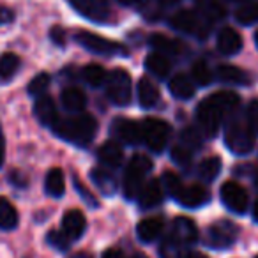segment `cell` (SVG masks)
<instances>
[{"instance_id":"50","label":"cell","mask_w":258,"mask_h":258,"mask_svg":"<svg viewBox=\"0 0 258 258\" xmlns=\"http://www.w3.org/2000/svg\"><path fill=\"white\" fill-rule=\"evenodd\" d=\"M251 214H253V219L258 223V198H256V202L253 204V211H251Z\"/></svg>"},{"instance_id":"28","label":"cell","mask_w":258,"mask_h":258,"mask_svg":"<svg viewBox=\"0 0 258 258\" xmlns=\"http://www.w3.org/2000/svg\"><path fill=\"white\" fill-rule=\"evenodd\" d=\"M60 101H62V104H64L66 110L75 111V113L82 111L83 108L87 106V96L83 94V90L76 89V87H69V89H66L60 96Z\"/></svg>"},{"instance_id":"31","label":"cell","mask_w":258,"mask_h":258,"mask_svg":"<svg viewBox=\"0 0 258 258\" xmlns=\"http://www.w3.org/2000/svg\"><path fill=\"white\" fill-rule=\"evenodd\" d=\"M20 57L15 53H4L0 57V82H9L20 69Z\"/></svg>"},{"instance_id":"9","label":"cell","mask_w":258,"mask_h":258,"mask_svg":"<svg viewBox=\"0 0 258 258\" xmlns=\"http://www.w3.org/2000/svg\"><path fill=\"white\" fill-rule=\"evenodd\" d=\"M223 113L219 111V108L212 103L211 97H207L205 101H202L197 108V122L200 131L205 137H216L219 125L223 120Z\"/></svg>"},{"instance_id":"18","label":"cell","mask_w":258,"mask_h":258,"mask_svg":"<svg viewBox=\"0 0 258 258\" xmlns=\"http://www.w3.org/2000/svg\"><path fill=\"white\" fill-rule=\"evenodd\" d=\"M163 228H165V221L161 218H145L138 223L137 237L142 242L151 244L156 239H159V235L163 233Z\"/></svg>"},{"instance_id":"16","label":"cell","mask_w":258,"mask_h":258,"mask_svg":"<svg viewBox=\"0 0 258 258\" xmlns=\"http://www.w3.org/2000/svg\"><path fill=\"white\" fill-rule=\"evenodd\" d=\"M163 198H165V187H163L161 180L152 179L142 187L140 195H138V205L142 209H154L161 204Z\"/></svg>"},{"instance_id":"53","label":"cell","mask_w":258,"mask_h":258,"mask_svg":"<svg viewBox=\"0 0 258 258\" xmlns=\"http://www.w3.org/2000/svg\"><path fill=\"white\" fill-rule=\"evenodd\" d=\"M254 44H256V48H258V30L254 32Z\"/></svg>"},{"instance_id":"21","label":"cell","mask_w":258,"mask_h":258,"mask_svg":"<svg viewBox=\"0 0 258 258\" xmlns=\"http://www.w3.org/2000/svg\"><path fill=\"white\" fill-rule=\"evenodd\" d=\"M145 69L156 78H166L172 71V62L166 55L159 53V51H152L145 58Z\"/></svg>"},{"instance_id":"36","label":"cell","mask_w":258,"mask_h":258,"mask_svg":"<svg viewBox=\"0 0 258 258\" xmlns=\"http://www.w3.org/2000/svg\"><path fill=\"white\" fill-rule=\"evenodd\" d=\"M235 20L242 25H251L258 22V4H244L235 11Z\"/></svg>"},{"instance_id":"40","label":"cell","mask_w":258,"mask_h":258,"mask_svg":"<svg viewBox=\"0 0 258 258\" xmlns=\"http://www.w3.org/2000/svg\"><path fill=\"white\" fill-rule=\"evenodd\" d=\"M180 140H182V147L189 149V151H195V149H198L202 145V137L200 133H198L197 129L193 127H187L182 131V135H180Z\"/></svg>"},{"instance_id":"4","label":"cell","mask_w":258,"mask_h":258,"mask_svg":"<svg viewBox=\"0 0 258 258\" xmlns=\"http://www.w3.org/2000/svg\"><path fill=\"white\" fill-rule=\"evenodd\" d=\"M106 96L117 106H125L131 101V92H133V83L127 71L117 68L108 75L106 78Z\"/></svg>"},{"instance_id":"47","label":"cell","mask_w":258,"mask_h":258,"mask_svg":"<svg viewBox=\"0 0 258 258\" xmlns=\"http://www.w3.org/2000/svg\"><path fill=\"white\" fill-rule=\"evenodd\" d=\"M4 158H6V144H4V138L0 135V166L4 163Z\"/></svg>"},{"instance_id":"44","label":"cell","mask_w":258,"mask_h":258,"mask_svg":"<svg viewBox=\"0 0 258 258\" xmlns=\"http://www.w3.org/2000/svg\"><path fill=\"white\" fill-rule=\"evenodd\" d=\"M50 37H51V41L57 44V46H64V44H66V34H64V30H62L60 27H53V29H51V32H50Z\"/></svg>"},{"instance_id":"43","label":"cell","mask_w":258,"mask_h":258,"mask_svg":"<svg viewBox=\"0 0 258 258\" xmlns=\"http://www.w3.org/2000/svg\"><path fill=\"white\" fill-rule=\"evenodd\" d=\"M75 186H76V189H78V193L82 195V198H85V200H87V204H89L90 207H97V200L92 197V195L89 193V191L85 189V187L82 186V184H80V180H78V179L75 180Z\"/></svg>"},{"instance_id":"33","label":"cell","mask_w":258,"mask_h":258,"mask_svg":"<svg viewBox=\"0 0 258 258\" xmlns=\"http://www.w3.org/2000/svg\"><path fill=\"white\" fill-rule=\"evenodd\" d=\"M83 80H85V83H89L90 87H101L106 83V71H104L103 66L99 64H89L83 68V73H82Z\"/></svg>"},{"instance_id":"46","label":"cell","mask_w":258,"mask_h":258,"mask_svg":"<svg viewBox=\"0 0 258 258\" xmlns=\"http://www.w3.org/2000/svg\"><path fill=\"white\" fill-rule=\"evenodd\" d=\"M103 258H127L124 253H122L120 249H115V247H111V249H106L103 253Z\"/></svg>"},{"instance_id":"51","label":"cell","mask_w":258,"mask_h":258,"mask_svg":"<svg viewBox=\"0 0 258 258\" xmlns=\"http://www.w3.org/2000/svg\"><path fill=\"white\" fill-rule=\"evenodd\" d=\"M158 2H161L163 6H173V4H177L179 0H158Z\"/></svg>"},{"instance_id":"15","label":"cell","mask_w":258,"mask_h":258,"mask_svg":"<svg viewBox=\"0 0 258 258\" xmlns=\"http://www.w3.org/2000/svg\"><path fill=\"white\" fill-rule=\"evenodd\" d=\"M87 230V219L82 211L71 209L62 218V232L69 237L71 240H78Z\"/></svg>"},{"instance_id":"5","label":"cell","mask_w":258,"mask_h":258,"mask_svg":"<svg viewBox=\"0 0 258 258\" xmlns=\"http://www.w3.org/2000/svg\"><path fill=\"white\" fill-rule=\"evenodd\" d=\"M237 237H239V226L228 219H219L205 230L204 240L212 249H226L235 244Z\"/></svg>"},{"instance_id":"2","label":"cell","mask_w":258,"mask_h":258,"mask_svg":"<svg viewBox=\"0 0 258 258\" xmlns=\"http://www.w3.org/2000/svg\"><path fill=\"white\" fill-rule=\"evenodd\" d=\"M152 170V161L145 154H135L129 159L124 175V195L125 198L133 200L138 198L142 187L145 186V177Z\"/></svg>"},{"instance_id":"27","label":"cell","mask_w":258,"mask_h":258,"mask_svg":"<svg viewBox=\"0 0 258 258\" xmlns=\"http://www.w3.org/2000/svg\"><path fill=\"white\" fill-rule=\"evenodd\" d=\"M18 211L16 207L8 200V198L0 197V230L11 232L18 226Z\"/></svg>"},{"instance_id":"3","label":"cell","mask_w":258,"mask_h":258,"mask_svg":"<svg viewBox=\"0 0 258 258\" xmlns=\"http://www.w3.org/2000/svg\"><path fill=\"white\" fill-rule=\"evenodd\" d=\"M225 144L233 154L246 156L254 147V131L247 120H233L226 125L225 131Z\"/></svg>"},{"instance_id":"37","label":"cell","mask_w":258,"mask_h":258,"mask_svg":"<svg viewBox=\"0 0 258 258\" xmlns=\"http://www.w3.org/2000/svg\"><path fill=\"white\" fill-rule=\"evenodd\" d=\"M46 242L50 244L51 247H55L57 251H62V253H64V251H68L69 247H71L73 240L69 239L62 230H50L46 235Z\"/></svg>"},{"instance_id":"42","label":"cell","mask_w":258,"mask_h":258,"mask_svg":"<svg viewBox=\"0 0 258 258\" xmlns=\"http://www.w3.org/2000/svg\"><path fill=\"white\" fill-rule=\"evenodd\" d=\"M246 120L254 133H258V101H251L246 111Z\"/></svg>"},{"instance_id":"13","label":"cell","mask_w":258,"mask_h":258,"mask_svg":"<svg viewBox=\"0 0 258 258\" xmlns=\"http://www.w3.org/2000/svg\"><path fill=\"white\" fill-rule=\"evenodd\" d=\"M170 237L187 249V247L193 246L198 240V228L193 219L182 218V216H180V218L173 219L172 228H170Z\"/></svg>"},{"instance_id":"32","label":"cell","mask_w":258,"mask_h":258,"mask_svg":"<svg viewBox=\"0 0 258 258\" xmlns=\"http://www.w3.org/2000/svg\"><path fill=\"white\" fill-rule=\"evenodd\" d=\"M221 172V159L219 158H207L198 165V177L204 182H212Z\"/></svg>"},{"instance_id":"11","label":"cell","mask_w":258,"mask_h":258,"mask_svg":"<svg viewBox=\"0 0 258 258\" xmlns=\"http://www.w3.org/2000/svg\"><path fill=\"white\" fill-rule=\"evenodd\" d=\"M82 16L90 22H106L110 20V0H68Z\"/></svg>"},{"instance_id":"55","label":"cell","mask_w":258,"mask_h":258,"mask_svg":"<svg viewBox=\"0 0 258 258\" xmlns=\"http://www.w3.org/2000/svg\"><path fill=\"white\" fill-rule=\"evenodd\" d=\"M256 258H258V254H256Z\"/></svg>"},{"instance_id":"24","label":"cell","mask_w":258,"mask_h":258,"mask_svg":"<svg viewBox=\"0 0 258 258\" xmlns=\"http://www.w3.org/2000/svg\"><path fill=\"white\" fill-rule=\"evenodd\" d=\"M137 92H138V103L140 106L144 108H152L158 104L159 101V89L156 87V83L149 78H142L138 82L137 87Z\"/></svg>"},{"instance_id":"7","label":"cell","mask_w":258,"mask_h":258,"mask_svg":"<svg viewBox=\"0 0 258 258\" xmlns=\"http://www.w3.org/2000/svg\"><path fill=\"white\" fill-rule=\"evenodd\" d=\"M75 41L80 46L85 48V50L92 51V53H97V55H104V57H113V55L124 51V48H122L120 44L104 39V37L97 36V34L87 32V30H78V32L75 34Z\"/></svg>"},{"instance_id":"6","label":"cell","mask_w":258,"mask_h":258,"mask_svg":"<svg viewBox=\"0 0 258 258\" xmlns=\"http://www.w3.org/2000/svg\"><path fill=\"white\" fill-rule=\"evenodd\" d=\"M142 129H144V144L152 152L165 151L170 140V133H172L168 122L161 120V118L149 117L142 122Z\"/></svg>"},{"instance_id":"12","label":"cell","mask_w":258,"mask_h":258,"mask_svg":"<svg viewBox=\"0 0 258 258\" xmlns=\"http://www.w3.org/2000/svg\"><path fill=\"white\" fill-rule=\"evenodd\" d=\"M115 137L125 145H140L144 144V129L142 122L131 120V118H117L113 122Z\"/></svg>"},{"instance_id":"48","label":"cell","mask_w":258,"mask_h":258,"mask_svg":"<svg viewBox=\"0 0 258 258\" xmlns=\"http://www.w3.org/2000/svg\"><path fill=\"white\" fill-rule=\"evenodd\" d=\"M69 258H92V254L87 253V251H78V253L71 254V256H69Z\"/></svg>"},{"instance_id":"20","label":"cell","mask_w":258,"mask_h":258,"mask_svg":"<svg viewBox=\"0 0 258 258\" xmlns=\"http://www.w3.org/2000/svg\"><path fill=\"white\" fill-rule=\"evenodd\" d=\"M97 158L103 163L106 168H117L122 165V159H124V152L122 147L115 140H108L97 149Z\"/></svg>"},{"instance_id":"1","label":"cell","mask_w":258,"mask_h":258,"mask_svg":"<svg viewBox=\"0 0 258 258\" xmlns=\"http://www.w3.org/2000/svg\"><path fill=\"white\" fill-rule=\"evenodd\" d=\"M53 131L62 140L71 142V144L80 145V147H85L96 137L97 120L89 113L76 115V117L64 118V120L60 118L58 124L53 127Z\"/></svg>"},{"instance_id":"45","label":"cell","mask_w":258,"mask_h":258,"mask_svg":"<svg viewBox=\"0 0 258 258\" xmlns=\"http://www.w3.org/2000/svg\"><path fill=\"white\" fill-rule=\"evenodd\" d=\"M15 20V13L11 11L6 6H0V25H6V23H11Z\"/></svg>"},{"instance_id":"38","label":"cell","mask_w":258,"mask_h":258,"mask_svg":"<svg viewBox=\"0 0 258 258\" xmlns=\"http://www.w3.org/2000/svg\"><path fill=\"white\" fill-rule=\"evenodd\" d=\"M161 184L163 187H165V193H168L172 198L177 197V193H179L180 189H182V180L179 179V175H175L173 172H165L161 177Z\"/></svg>"},{"instance_id":"52","label":"cell","mask_w":258,"mask_h":258,"mask_svg":"<svg viewBox=\"0 0 258 258\" xmlns=\"http://www.w3.org/2000/svg\"><path fill=\"white\" fill-rule=\"evenodd\" d=\"M186 258H207V256H205L204 253H189Z\"/></svg>"},{"instance_id":"23","label":"cell","mask_w":258,"mask_h":258,"mask_svg":"<svg viewBox=\"0 0 258 258\" xmlns=\"http://www.w3.org/2000/svg\"><path fill=\"white\" fill-rule=\"evenodd\" d=\"M90 179L96 184V187L104 195V197H111L117 193V180L111 175V172L104 168H92L90 170Z\"/></svg>"},{"instance_id":"41","label":"cell","mask_w":258,"mask_h":258,"mask_svg":"<svg viewBox=\"0 0 258 258\" xmlns=\"http://www.w3.org/2000/svg\"><path fill=\"white\" fill-rule=\"evenodd\" d=\"M191 151L186 147H182V145H177V147L172 149V159L177 163V165L180 166H187L191 163Z\"/></svg>"},{"instance_id":"8","label":"cell","mask_w":258,"mask_h":258,"mask_svg":"<svg viewBox=\"0 0 258 258\" xmlns=\"http://www.w3.org/2000/svg\"><path fill=\"white\" fill-rule=\"evenodd\" d=\"M170 23H172V27L175 30H180V32L184 34H189V36H205L209 30L207 27V18H205L204 15H198V13L195 11H187V9H184V11H179L177 15L172 16V20H170Z\"/></svg>"},{"instance_id":"10","label":"cell","mask_w":258,"mask_h":258,"mask_svg":"<svg viewBox=\"0 0 258 258\" xmlns=\"http://www.w3.org/2000/svg\"><path fill=\"white\" fill-rule=\"evenodd\" d=\"M221 202L228 211H232L233 214H244L247 211V204H249V198L247 193L239 182H233L228 180L221 186Z\"/></svg>"},{"instance_id":"54","label":"cell","mask_w":258,"mask_h":258,"mask_svg":"<svg viewBox=\"0 0 258 258\" xmlns=\"http://www.w3.org/2000/svg\"><path fill=\"white\" fill-rule=\"evenodd\" d=\"M133 258H147V256H144V254H135Z\"/></svg>"},{"instance_id":"14","label":"cell","mask_w":258,"mask_h":258,"mask_svg":"<svg viewBox=\"0 0 258 258\" xmlns=\"http://www.w3.org/2000/svg\"><path fill=\"white\" fill-rule=\"evenodd\" d=\"M175 200L182 207L197 209L207 204L211 200V195H209V191L202 184H191V186H182V189L177 193Z\"/></svg>"},{"instance_id":"19","label":"cell","mask_w":258,"mask_h":258,"mask_svg":"<svg viewBox=\"0 0 258 258\" xmlns=\"http://www.w3.org/2000/svg\"><path fill=\"white\" fill-rule=\"evenodd\" d=\"M218 50L223 55H235L242 50V37L237 30L225 27L221 29V32L218 34Z\"/></svg>"},{"instance_id":"26","label":"cell","mask_w":258,"mask_h":258,"mask_svg":"<svg viewBox=\"0 0 258 258\" xmlns=\"http://www.w3.org/2000/svg\"><path fill=\"white\" fill-rule=\"evenodd\" d=\"M212 103L219 108V111L223 113V117H228L233 111L239 108L240 99L235 92H230V90H221V92H216L211 96Z\"/></svg>"},{"instance_id":"22","label":"cell","mask_w":258,"mask_h":258,"mask_svg":"<svg viewBox=\"0 0 258 258\" xmlns=\"http://www.w3.org/2000/svg\"><path fill=\"white\" fill-rule=\"evenodd\" d=\"M214 76L219 80V82L232 83V85H247V83H249L247 73H244L242 69L237 68V66H230V64L218 66Z\"/></svg>"},{"instance_id":"30","label":"cell","mask_w":258,"mask_h":258,"mask_svg":"<svg viewBox=\"0 0 258 258\" xmlns=\"http://www.w3.org/2000/svg\"><path fill=\"white\" fill-rule=\"evenodd\" d=\"M149 43L154 48V51H159V53L166 55V57H168V55L180 53V50H182L179 41L170 39V37L163 36V34H154V36H151L149 37Z\"/></svg>"},{"instance_id":"29","label":"cell","mask_w":258,"mask_h":258,"mask_svg":"<svg viewBox=\"0 0 258 258\" xmlns=\"http://www.w3.org/2000/svg\"><path fill=\"white\" fill-rule=\"evenodd\" d=\"M44 191H46L50 197L60 198L66 191V179L64 172L60 168H51L46 173V179H44Z\"/></svg>"},{"instance_id":"34","label":"cell","mask_w":258,"mask_h":258,"mask_svg":"<svg viewBox=\"0 0 258 258\" xmlns=\"http://www.w3.org/2000/svg\"><path fill=\"white\" fill-rule=\"evenodd\" d=\"M187 254L189 253H187L186 247L180 246L179 242H175L170 235L159 246V256L161 258H186Z\"/></svg>"},{"instance_id":"17","label":"cell","mask_w":258,"mask_h":258,"mask_svg":"<svg viewBox=\"0 0 258 258\" xmlns=\"http://www.w3.org/2000/svg\"><path fill=\"white\" fill-rule=\"evenodd\" d=\"M34 113H36L37 120L41 124L48 125V127H55L58 124V110H57V104L51 97L48 96H41L37 97L36 104H34Z\"/></svg>"},{"instance_id":"39","label":"cell","mask_w":258,"mask_h":258,"mask_svg":"<svg viewBox=\"0 0 258 258\" xmlns=\"http://www.w3.org/2000/svg\"><path fill=\"white\" fill-rule=\"evenodd\" d=\"M50 75H46V73H41V75L34 76L32 80H30L29 83V94L30 96H43L44 92L48 90V87H50Z\"/></svg>"},{"instance_id":"35","label":"cell","mask_w":258,"mask_h":258,"mask_svg":"<svg viewBox=\"0 0 258 258\" xmlns=\"http://www.w3.org/2000/svg\"><path fill=\"white\" fill-rule=\"evenodd\" d=\"M191 76H193V82L200 87H207L212 83L214 80V73L211 71L207 64L204 60H198L193 64V69H191Z\"/></svg>"},{"instance_id":"49","label":"cell","mask_w":258,"mask_h":258,"mask_svg":"<svg viewBox=\"0 0 258 258\" xmlns=\"http://www.w3.org/2000/svg\"><path fill=\"white\" fill-rule=\"evenodd\" d=\"M122 6H137V4H140L142 0H118Z\"/></svg>"},{"instance_id":"25","label":"cell","mask_w":258,"mask_h":258,"mask_svg":"<svg viewBox=\"0 0 258 258\" xmlns=\"http://www.w3.org/2000/svg\"><path fill=\"white\" fill-rule=\"evenodd\" d=\"M170 92L177 99H191L195 96V82L186 75H177L170 80Z\"/></svg>"}]
</instances>
